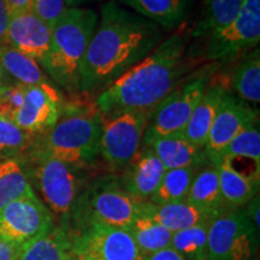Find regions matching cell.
I'll return each mask as SVG.
<instances>
[{
  "label": "cell",
  "instance_id": "cell-1",
  "mask_svg": "<svg viewBox=\"0 0 260 260\" xmlns=\"http://www.w3.org/2000/svg\"><path fill=\"white\" fill-rule=\"evenodd\" d=\"M161 41L157 24L113 0L106 3L81 67L79 92H102L149 56Z\"/></svg>",
  "mask_w": 260,
  "mask_h": 260
},
{
  "label": "cell",
  "instance_id": "cell-2",
  "mask_svg": "<svg viewBox=\"0 0 260 260\" xmlns=\"http://www.w3.org/2000/svg\"><path fill=\"white\" fill-rule=\"evenodd\" d=\"M191 65L187 56V38L171 35L144 60L102 90L96 98V109L103 118L126 112L149 115L180 84Z\"/></svg>",
  "mask_w": 260,
  "mask_h": 260
},
{
  "label": "cell",
  "instance_id": "cell-3",
  "mask_svg": "<svg viewBox=\"0 0 260 260\" xmlns=\"http://www.w3.org/2000/svg\"><path fill=\"white\" fill-rule=\"evenodd\" d=\"M103 123V115L98 109L61 110L58 121L50 129L34 135L25 157L54 158L84 168L92 165L99 157Z\"/></svg>",
  "mask_w": 260,
  "mask_h": 260
},
{
  "label": "cell",
  "instance_id": "cell-4",
  "mask_svg": "<svg viewBox=\"0 0 260 260\" xmlns=\"http://www.w3.org/2000/svg\"><path fill=\"white\" fill-rule=\"evenodd\" d=\"M96 24L93 10L67 8L52 28L50 50L42 67L68 92H79L81 67Z\"/></svg>",
  "mask_w": 260,
  "mask_h": 260
},
{
  "label": "cell",
  "instance_id": "cell-5",
  "mask_svg": "<svg viewBox=\"0 0 260 260\" xmlns=\"http://www.w3.org/2000/svg\"><path fill=\"white\" fill-rule=\"evenodd\" d=\"M145 201H139L124 191L118 178L100 177L84 187L69 220V232L90 224L128 228L141 216Z\"/></svg>",
  "mask_w": 260,
  "mask_h": 260
},
{
  "label": "cell",
  "instance_id": "cell-6",
  "mask_svg": "<svg viewBox=\"0 0 260 260\" xmlns=\"http://www.w3.org/2000/svg\"><path fill=\"white\" fill-rule=\"evenodd\" d=\"M22 161L44 204L58 219L57 224L69 225L75 205L84 189V167L47 157H25Z\"/></svg>",
  "mask_w": 260,
  "mask_h": 260
},
{
  "label": "cell",
  "instance_id": "cell-7",
  "mask_svg": "<svg viewBox=\"0 0 260 260\" xmlns=\"http://www.w3.org/2000/svg\"><path fill=\"white\" fill-rule=\"evenodd\" d=\"M210 70L195 75L186 82L178 84L149 113L148 124L145 130L144 145L161 136L183 134L195 106L210 82Z\"/></svg>",
  "mask_w": 260,
  "mask_h": 260
},
{
  "label": "cell",
  "instance_id": "cell-8",
  "mask_svg": "<svg viewBox=\"0 0 260 260\" xmlns=\"http://www.w3.org/2000/svg\"><path fill=\"white\" fill-rule=\"evenodd\" d=\"M258 235L245 211H224L207 226V260H252Z\"/></svg>",
  "mask_w": 260,
  "mask_h": 260
},
{
  "label": "cell",
  "instance_id": "cell-9",
  "mask_svg": "<svg viewBox=\"0 0 260 260\" xmlns=\"http://www.w3.org/2000/svg\"><path fill=\"white\" fill-rule=\"evenodd\" d=\"M260 40V0H243L237 17L216 34L207 37L205 57L230 63L258 47Z\"/></svg>",
  "mask_w": 260,
  "mask_h": 260
},
{
  "label": "cell",
  "instance_id": "cell-10",
  "mask_svg": "<svg viewBox=\"0 0 260 260\" xmlns=\"http://www.w3.org/2000/svg\"><path fill=\"white\" fill-rule=\"evenodd\" d=\"M149 115L126 112L104 118L99 155L112 171L124 170L141 148Z\"/></svg>",
  "mask_w": 260,
  "mask_h": 260
},
{
  "label": "cell",
  "instance_id": "cell-11",
  "mask_svg": "<svg viewBox=\"0 0 260 260\" xmlns=\"http://www.w3.org/2000/svg\"><path fill=\"white\" fill-rule=\"evenodd\" d=\"M54 224L53 214L32 190L0 209V240L24 245Z\"/></svg>",
  "mask_w": 260,
  "mask_h": 260
},
{
  "label": "cell",
  "instance_id": "cell-12",
  "mask_svg": "<svg viewBox=\"0 0 260 260\" xmlns=\"http://www.w3.org/2000/svg\"><path fill=\"white\" fill-rule=\"evenodd\" d=\"M73 252L84 260H138L140 252L124 228L90 224L70 233Z\"/></svg>",
  "mask_w": 260,
  "mask_h": 260
},
{
  "label": "cell",
  "instance_id": "cell-13",
  "mask_svg": "<svg viewBox=\"0 0 260 260\" xmlns=\"http://www.w3.org/2000/svg\"><path fill=\"white\" fill-rule=\"evenodd\" d=\"M256 124H259L258 110L228 89L219 104L204 148L209 161L213 164L237 134Z\"/></svg>",
  "mask_w": 260,
  "mask_h": 260
},
{
  "label": "cell",
  "instance_id": "cell-14",
  "mask_svg": "<svg viewBox=\"0 0 260 260\" xmlns=\"http://www.w3.org/2000/svg\"><path fill=\"white\" fill-rule=\"evenodd\" d=\"M61 110L60 95L52 83L25 86L23 102L12 121L29 134L39 135L58 121Z\"/></svg>",
  "mask_w": 260,
  "mask_h": 260
},
{
  "label": "cell",
  "instance_id": "cell-15",
  "mask_svg": "<svg viewBox=\"0 0 260 260\" xmlns=\"http://www.w3.org/2000/svg\"><path fill=\"white\" fill-rule=\"evenodd\" d=\"M52 29L34 11L10 16L8 45L42 64L50 50Z\"/></svg>",
  "mask_w": 260,
  "mask_h": 260
},
{
  "label": "cell",
  "instance_id": "cell-16",
  "mask_svg": "<svg viewBox=\"0 0 260 260\" xmlns=\"http://www.w3.org/2000/svg\"><path fill=\"white\" fill-rule=\"evenodd\" d=\"M123 171L119 182L124 191L136 200L148 201L167 170L153 149L144 146Z\"/></svg>",
  "mask_w": 260,
  "mask_h": 260
},
{
  "label": "cell",
  "instance_id": "cell-17",
  "mask_svg": "<svg viewBox=\"0 0 260 260\" xmlns=\"http://www.w3.org/2000/svg\"><path fill=\"white\" fill-rule=\"evenodd\" d=\"M226 90L225 83L216 80L210 81L206 89L204 90L183 132L184 138L195 147L205 148L214 117Z\"/></svg>",
  "mask_w": 260,
  "mask_h": 260
},
{
  "label": "cell",
  "instance_id": "cell-18",
  "mask_svg": "<svg viewBox=\"0 0 260 260\" xmlns=\"http://www.w3.org/2000/svg\"><path fill=\"white\" fill-rule=\"evenodd\" d=\"M145 146L153 149L165 170L182 168L200 169L210 162L204 149L191 145L183 134L161 136L151 140Z\"/></svg>",
  "mask_w": 260,
  "mask_h": 260
},
{
  "label": "cell",
  "instance_id": "cell-19",
  "mask_svg": "<svg viewBox=\"0 0 260 260\" xmlns=\"http://www.w3.org/2000/svg\"><path fill=\"white\" fill-rule=\"evenodd\" d=\"M141 214L152 218L171 233L181 232L200 224H209L216 217L187 201L165 205H154L145 201Z\"/></svg>",
  "mask_w": 260,
  "mask_h": 260
},
{
  "label": "cell",
  "instance_id": "cell-20",
  "mask_svg": "<svg viewBox=\"0 0 260 260\" xmlns=\"http://www.w3.org/2000/svg\"><path fill=\"white\" fill-rule=\"evenodd\" d=\"M71 252L69 228L56 223L45 234L24 243L17 260H68Z\"/></svg>",
  "mask_w": 260,
  "mask_h": 260
},
{
  "label": "cell",
  "instance_id": "cell-21",
  "mask_svg": "<svg viewBox=\"0 0 260 260\" xmlns=\"http://www.w3.org/2000/svg\"><path fill=\"white\" fill-rule=\"evenodd\" d=\"M214 165L218 171L219 188L224 206L228 210L241 209L258 194L259 180L240 174L226 159H220Z\"/></svg>",
  "mask_w": 260,
  "mask_h": 260
},
{
  "label": "cell",
  "instance_id": "cell-22",
  "mask_svg": "<svg viewBox=\"0 0 260 260\" xmlns=\"http://www.w3.org/2000/svg\"><path fill=\"white\" fill-rule=\"evenodd\" d=\"M186 201L214 216H218L228 210L224 206L220 194L218 171L216 165L207 162L199 169V171L195 172Z\"/></svg>",
  "mask_w": 260,
  "mask_h": 260
},
{
  "label": "cell",
  "instance_id": "cell-23",
  "mask_svg": "<svg viewBox=\"0 0 260 260\" xmlns=\"http://www.w3.org/2000/svg\"><path fill=\"white\" fill-rule=\"evenodd\" d=\"M159 28L171 30L186 18L190 0H118Z\"/></svg>",
  "mask_w": 260,
  "mask_h": 260
},
{
  "label": "cell",
  "instance_id": "cell-24",
  "mask_svg": "<svg viewBox=\"0 0 260 260\" xmlns=\"http://www.w3.org/2000/svg\"><path fill=\"white\" fill-rule=\"evenodd\" d=\"M230 86L240 99L248 104L260 102V56L259 48L237 59L230 76Z\"/></svg>",
  "mask_w": 260,
  "mask_h": 260
},
{
  "label": "cell",
  "instance_id": "cell-25",
  "mask_svg": "<svg viewBox=\"0 0 260 260\" xmlns=\"http://www.w3.org/2000/svg\"><path fill=\"white\" fill-rule=\"evenodd\" d=\"M0 60L10 79L22 86H37L51 81L35 59L22 53L10 45L0 46Z\"/></svg>",
  "mask_w": 260,
  "mask_h": 260
},
{
  "label": "cell",
  "instance_id": "cell-26",
  "mask_svg": "<svg viewBox=\"0 0 260 260\" xmlns=\"http://www.w3.org/2000/svg\"><path fill=\"white\" fill-rule=\"evenodd\" d=\"M243 0H206L203 17L195 25L191 37L207 38L226 28L241 11Z\"/></svg>",
  "mask_w": 260,
  "mask_h": 260
},
{
  "label": "cell",
  "instance_id": "cell-27",
  "mask_svg": "<svg viewBox=\"0 0 260 260\" xmlns=\"http://www.w3.org/2000/svg\"><path fill=\"white\" fill-rule=\"evenodd\" d=\"M140 254L147 256L171 246L172 233L147 216L138 217L128 228Z\"/></svg>",
  "mask_w": 260,
  "mask_h": 260
},
{
  "label": "cell",
  "instance_id": "cell-28",
  "mask_svg": "<svg viewBox=\"0 0 260 260\" xmlns=\"http://www.w3.org/2000/svg\"><path fill=\"white\" fill-rule=\"evenodd\" d=\"M32 190L23 161L18 159L0 161V209Z\"/></svg>",
  "mask_w": 260,
  "mask_h": 260
},
{
  "label": "cell",
  "instance_id": "cell-29",
  "mask_svg": "<svg viewBox=\"0 0 260 260\" xmlns=\"http://www.w3.org/2000/svg\"><path fill=\"white\" fill-rule=\"evenodd\" d=\"M199 169L182 168L165 171L160 183L149 198V203L154 205L175 204L186 201L195 172Z\"/></svg>",
  "mask_w": 260,
  "mask_h": 260
},
{
  "label": "cell",
  "instance_id": "cell-30",
  "mask_svg": "<svg viewBox=\"0 0 260 260\" xmlns=\"http://www.w3.org/2000/svg\"><path fill=\"white\" fill-rule=\"evenodd\" d=\"M34 135L24 132L14 121L0 116V161L22 160L31 147Z\"/></svg>",
  "mask_w": 260,
  "mask_h": 260
},
{
  "label": "cell",
  "instance_id": "cell-31",
  "mask_svg": "<svg viewBox=\"0 0 260 260\" xmlns=\"http://www.w3.org/2000/svg\"><path fill=\"white\" fill-rule=\"evenodd\" d=\"M207 226L200 224L172 233L170 247L186 260H207Z\"/></svg>",
  "mask_w": 260,
  "mask_h": 260
},
{
  "label": "cell",
  "instance_id": "cell-32",
  "mask_svg": "<svg viewBox=\"0 0 260 260\" xmlns=\"http://www.w3.org/2000/svg\"><path fill=\"white\" fill-rule=\"evenodd\" d=\"M223 158H247L260 164L259 124L249 126L237 134L220 152L213 165Z\"/></svg>",
  "mask_w": 260,
  "mask_h": 260
},
{
  "label": "cell",
  "instance_id": "cell-33",
  "mask_svg": "<svg viewBox=\"0 0 260 260\" xmlns=\"http://www.w3.org/2000/svg\"><path fill=\"white\" fill-rule=\"evenodd\" d=\"M24 88L25 86L16 82L0 87V116L12 121L23 102Z\"/></svg>",
  "mask_w": 260,
  "mask_h": 260
},
{
  "label": "cell",
  "instance_id": "cell-34",
  "mask_svg": "<svg viewBox=\"0 0 260 260\" xmlns=\"http://www.w3.org/2000/svg\"><path fill=\"white\" fill-rule=\"evenodd\" d=\"M32 11L51 29L67 10L64 0H32Z\"/></svg>",
  "mask_w": 260,
  "mask_h": 260
},
{
  "label": "cell",
  "instance_id": "cell-35",
  "mask_svg": "<svg viewBox=\"0 0 260 260\" xmlns=\"http://www.w3.org/2000/svg\"><path fill=\"white\" fill-rule=\"evenodd\" d=\"M22 246L23 245L0 240V260H17Z\"/></svg>",
  "mask_w": 260,
  "mask_h": 260
},
{
  "label": "cell",
  "instance_id": "cell-36",
  "mask_svg": "<svg viewBox=\"0 0 260 260\" xmlns=\"http://www.w3.org/2000/svg\"><path fill=\"white\" fill-rule=\"evenodd\" d=\"M10 14L4 0H0V46L8 44V28Z\"/></svg>",
  "mask_w": 260,
  "mask_h": 260
},
{
  "label": "cell",
  "instance_id": "cell-37",
  "mask_svg": "<svg viewBox=\"0 0 260 260\" xmlns=\"http://www.w3.org/2000/svg\"><path fill=\"white\" fill-rule=\"evenodd\" d=\"M247 217L251 220L253 225H254L256 232H259L260 226V219H259V213H260V203H259V194H256L253 199L247 204V210L245 211Z\"/></svg>",
  "mask_w": 260,
  "mask_h": 260
},
{
  "label": "cell",
  "instance_id": "cell-38",
  "mask_svg": "<svg viewBox=\"0 0 260 260\" xmlns=\"http://www.w3.org/2000/svg\"><path fill=\"white\" fill-rule=\"evenodd\" d=\"M10 16L19 12L30 11L32 8V0H4Z\"/></svg>",
  "mask_w": 260,
  "mask_h": 260
},
{
  "label": "cell",
  "instance_id": "cell-39",
  "mask_svg": "<svg viewBox=\"0 0 260 260\" xmlns=\"http://www.w3.org/2000/svg\"><path fill=\"white\" fill-rule=\"evenodd\" d=\"M144 259L145 260H186L181 254H178L174 248H171V247L160 249V251L155 252L151 255L144 256Z\"/></svg>",
  "mask_w": 260,
  "mask_h": 260
},
{
  "label": "cell",
  "instance_id": "cell-40",
  "mask_svg": "<svg viewBox=\"0 0 260 260\" xmlns=\"http://www.w3.org/2000/svg\"><path fill=\"white\" fill-rule=\"evenodd\" d=\"M11 83V79L8 76V74L5 73L4 68L2 65V60H0V87L5 86V84Z\"/></svg>",
  "mask_w": 260,
  "mask_h": 260
},
{
  "label": "cell",
  "instance_id": "cell-41",
  "mask_svg": "<svg viewBox=\"0 0 260 260\" xmlns=\"http://www.w3.org/2000/svg\"><path fill=\"white\" fill-rule=\"evenodd\" d=\"M83 2H86V0H64L67 8H77Z\"/></svg>",
  "mask_w": 260,
  "mask_h": 260
},
{
  "label": "cell",
  "instance_id": "cell-42",
  "mask_svg": "<svg viewBox=\"0 0 260 260\" xmlns=\"http://www.w3.org/2000/svg\"><path fill=\"white\" fill-rule=\"evenodd\" d=\"M68 260H84V258L82 255L77 254V253L71 252V254H70L69 258H68Z\"/></svg>",
  "mask_w": 260,
  "mask_h": 260
},
{
  "label": "cell",
  "instance_id": "cell-43",
  "mask_svg": "<svg viewBox=\"0 0 260 260\" xmlns=\"http://www.w3.org/2000/svg\"><path fill=\"white\" fill-rule=\"evenodd\" d=\"M138 260H145V259H144V256H142V255H140L139 258H138Z\"/></svg>",
  "mask_w": 260,
  "mask_h": 260
}]
</instances>
